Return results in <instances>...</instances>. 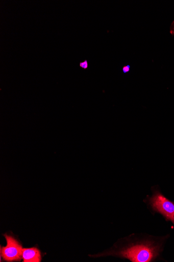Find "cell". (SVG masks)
Instances as JSON below:
<instances>
[{"instance_id": "6da1fadb", "label": "cell", "mask_w": 174, "mask_h": 262, "mask_svg": "<svg viewBox=\"0 0 174 262\" xmlns=\"http://www.w3.org/2000/svg\"><path fill=\"white\" fill-rule=\"evenodd\" d=\"M159 252L158 246L150 242H143L116 251L106 253L102 256L112 255L128 258L133 262H148L154 259L158 255Z\"/></svg>"}, {"instance_id": "7a4b0ae2", "label": "cell", "mask_w": 174, "mask_h": 262, "mask_svg": "<svg viewBox=\"0 0 174 262\" xmlns=\"http://www.w3.org/2000/svg\"><path fill=\"white\" fill-rule=\"evenodd\" d=\"M7 241L6 247H1V257L5 261H19L22 259L23 248L20 243L13 235L8 233L4 235Z\"/></svg>"}, {"instance_id": "3957f363", "label": "cell", "mask_w": 174, "mask_h": 262, "mask_svg": "<svg viewBox=\"0 0 174 262\" xmlns=\"http://www.w3.org/2000/svg\"><path fill=\"white\" fill-rule=\"evenodd\" d=\"M155 210L158 211L167 220L174 224V204L160 193L156 192L150 199Z\"/></svg>"}, {"instance_id": "277c9868", "label": "cell", "mask_w": 174, "mask_h": 262, "mask_svg": "<svg viewBox=\"0 0 174 262\" xmlns=\"http://www.w3.org/2000/svg\"><path fill=\"white\" fill-rule=\"evenodd\" d=\"M22 258L24 262H40L42 259L41 253L39 249L36 247L24 248Z\"/></svg>"}, {"instance_id": "5b68a950", "label": "cell", "mask_w": 174, "mask_h": 262, "mask_svg": "<svg viewBox=\"0 0 174 262\" xmlns=\"http://www.w3.org/2000/svg\"><path fill=\"white\" fill-rule=\"evenodd\" d=\"M131 67L130 65H127L122 68V71L124 74H127L130 71Z\"/></svg>"}, {"instance_id": "8992f818", "label": "cell", "mask_w": 174, "mask_h": 262, "mask_svg": "<svg viewBox=\"0 0 174 262\" xmlns=\"http://www.w3.org/2000/svg\"><path fill=\"white\" fill-rule=\"evenodd\" d=\"M80 67L84 69H86L88 67V63L87 60H85L84 62L80 63Z\"/></svg>"}, {"instance_id": "52a82bcc", "label": "cell", "mask_w": 174, "mask_h": 262, "mask_svg": "<svg viewBox=\"0 0 174 262\" xmlns=\"http://www.w3.org/2000/svg\"><path fill=\"white\" fill-rule=\"evenodd\" d=\"M170 32L171 34L174 35V21L172 22L171 26Z\"/></svg>"}]
</instances>
